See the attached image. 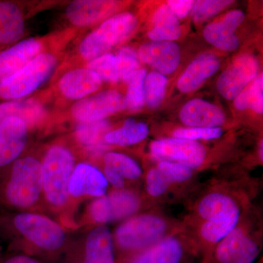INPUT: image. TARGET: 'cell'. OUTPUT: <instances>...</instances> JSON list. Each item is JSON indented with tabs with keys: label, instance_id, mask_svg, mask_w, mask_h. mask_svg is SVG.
<instances>
[{
	"label": "cell",
	"instance_id": "cell-35",
	"mask_svg": "<svg viewBox=\"0 0 263 263\" xmlns=\"http://www.w3.org/2000/svg\"><path fill=\"white\" fill-rule=\"evenodd\" d=\"M157 167L171 184L186 182L193 176V169L176 162L161 161Z\"/></svg>",
	"mask_w": 263,
	"mask_h": 263
},
{
	"label": "cell",
	"instance_id": "cell-40",
	"mask_svg": "<svg viewBox=\"0 0 263 263\" xmlns=\"http://www.w3.org/2000/svg\"><path fill=\"white\" fill-rule=\"evenodd\" d=\"M2 263H40L35 259L27 255H15L5 259Z\"/></svg>",
	"mask_w": 263,
	"mask_h": 263
},
{
	"label": "cell",
	"instance_id": "cell-27",
	"mask_svg": "<svg viewBox=\"0 0 263 263\" xmlns=\"http://www.w3.org/2000/svg\"><path fill=\"white\" fill-rule=\"evenodd\" d=\"M148 133L149 129L146 124L128 119L122 127L107 133L104 137V141L115 146H129L146 139Z\"/></svg>",
	"mask_w": 263,
	"mask_h": 263
},
{
	"label": "cell",
	"instance_id": "cell-16",
	"mask_svg": "<svg viewBox=\"0 0 263 263\" xmlns=\"http://www.w3.org/2000/svg\"><path fill=\"white\" fill-rule=\"evenodd\" d=\"M249 238L248 232L245 228L236 227L218 243L216 249L218 262L250 263L253 252L249 243Z\"/></svg>",
	"mask_w": 263,
	"mask_h": 263
},
{
	"label": "cell",
	"instance_id": "cell-1",
	"mask_svg": "<svg viewBox=\"0 0 263 263\" xmlns=\"http://www.w3.org/2000/svg\"><path fill=\"white\" fill-rule=\"evenodd\" d=\"M43 188L48 201L55 206L65 205L68 200L69 184L75 158L68 148L60 145L51 146L42 163Z\"/></svg>",
	"mask_w": 263,
	"mask_h": 263
},
{
	"label": "cell",
	"instance_id": "cell-7",
	"mask_svg": "<svg viewBox=\"0 0 263 263\" xmlns=\"http://www.w3.org/2000/svg\"><path fill=\"white\" fill-rule=\"evenodd\" d=\"M124 108V97L117 90L110 89L76 102L71 107L70 114L79 123L96 122Z\"/></svg>",
	"mask_w": 263,
	"mask_h": 263
},
{
	"label": "cell",
	"instance_id": "cell-3",
	"mask_svg": "<svg viewBox=\"0 0 263 263\" xmlns=\"http://www.w3.org/2000/svg\"><path fill=\"white\" fill-rule=\"evenodd\" d=\"M42 189L41 162L30 156L15 160L5 187L7 201L15 207L31 206L37 201Z\"/></svg>",
	"mask_w": 263,
	"mask_h": 263
},
{
	"label": "cell",
	"instance_id": "cell-22",
	"mask_svg": "<svg viewBox=\"0 0 263 263\" xmlns=\"http://www.w3.org/2000/svg\"><path fill=\"white\" fill-rule=\"evenodd\" d=\"M220 66V61L215 55L202 54L194 60L178 81V88L187 93L198 89L204 81L214 75Z\"/></svg>",
	"mask_w": 263,
	"mask_h": 263
},
{
	"label": "cell",
	"instance_id": "cell-4",
	"mask_svg": "<svg viewBox=\"0 0 263 263\" xmlns=\"http://www.w3.org/2000/svg\"><path fill=\"white\" fill-rule=\"evenodd\" d=\"M167 221L155 214H142L124 221L116 230L115 238L121 249L127 251L146 249L167 234Z\"/></svg>",
	"mask_w": 263,
	"mask_h": 263
},
{
	"label": "cell",
	"instance_id": "cell-37",
	"mask_svg": "<svg viewBox=\"0 0 263 263\" xmlns=\"http://www.w3.org/2000/svg\"><path fill=\"white\" fill-rule=\"evenodd\" d=\"M223 130L219 127L181 128L174 133V138L196 141L197 140H214L220 138Z\"/></svg>",
	"mask_w": 263,
	"mask_h": 263
},
{
	"label": "cell",
	"instance_id": "cell-2",
	"mask_svg": "<svg viewBox=\"0 0 263 263\" xmlns=\"http://www.w3.org/2000/svg\"><path fill=\"white\" fill-rule=\"evenodd\" d=\"M137 26L138 21L132 13H122L110 17L81 41L78 50L79 55L90 62L106 54L114 46L130 37Z\"/></svg>",
	"mask_w": 263,
	"mask_h": 263
},
{
	"label": "cell",
	"instance_id": "cell-28",
	"mask_svg": "<svg viewBox=\"0 0 263 263\" xmlns=\"http://www.w3.org/2000/svg\"><path fill=\"white\" fill-rule=\"evenodd\" d=\"M108 129L109 122L106 119L79 123L76 129V139L84 148L97 152L102 149V138Z\"/></svg>",
	"mask_w": 263,
	"mask_h": 263
},
{
	"label": "cell",
	"instance_id": "cell-39",
	"mask_svg": "<svg viewBox=\"0 0 263 263\" xmlns=\"http://www.w3.org/2000/svg\"><path fill=\"white\" fill-rule=\"evenodd\" d=\"M193 1L190 0H171L167 3L169 8L178 18H183L193 8Z\"/></svg>",
	"mask_w": 263,
	"mask_h": 263
},
{
	"label": "cell",
	"instance_id": "cell-33",
	"mask_svg": "<svg viewBox=\"0 0 263 263\" xmlns=\"http://www.w3.org/2000/svg\"><path fill=\"white\" fill-rule=\"evenodd\" d=\"M86 67L96 72L102 81L109 82H118L121 81L119 77L117 57L106 53L88 62Z\"/></svg>",
	"mask_w": 263,
	"mask_h": 263
},
{
	"label": "cell",
	"instance_id": "cell-29",
	"mask_svg": "<svg viewBox=\"0 0 263 263\" xmlns=\"http://www.w3.org/2000/svg\"><path fill=\"white\" fill-rule=\"evenodd\" d=\"M263 77L259 74L235 99V106L238 110L251 108L257 114L263 112Z\"/></svg>",
	"mask_w": 263,
	"mask_h": 263
},
{
	"label": "cell",
	"instance_id": "cell-11",
	"mask_svg": "<svg viewBox=\"0 0 263 263\" xmlns=\"http://www.w3.org/2000/svg\"><path fill=\"white\" fill-rule=\"evenodd\" d=\"M44 43L37 38L23 40L0 51V81L18 72L43 53Z\"/></svg>",
	"mask_w": 263,
	"mask_h": 263
},
{
	"label": "cell",
	"instance_id": "cell-30",
	"mask_svg": "<svg viewBox=\"0 0 263 263\" xmlns=\"http://www.w3.org/2000/svg\"><path fill=\"white\" fill-rule=\"evenodd\" d=\"M146 71L139 69L126 79L128 84L125 98L126 108L131 111H137L142 108L145 103L144 81Z\"/></svg>",
	"mask_w": 263,
	"mask_h": 263
},
{
	"label": "cell",
	"instance_id": "cell-10",
	"mask_svg": "<svg viewBox=\"0 0 263 263\" xmlns=\"http://www.w3.org/2000/svg\"><path fill=\"white\" fill-rule=\"evenodd\" d=\"M28 126L16 117L5 118L0 122V167L18 160L27 143Z\"/></svg>",
	"mask_w": 263,
	"mask_h": 263
},
{
	"label": "cell",
	"instance_id": "cell-41",
	"mask_svg": "<svg viewBox=\"0 0 263 263\" xmlns=\"http://www.w3.org/2000/svg\"><path fill=\"white\" fill-rule=\"evenodd\" d=\"M262 149H263V143H262V141H261L260 147H259V158H260L261 161H262V160H263Z\"/></svg>",
	"mask_w": 263,
	"mask_h": 263
},
{
	"label": "cell",
	"instance_id": "cell-21",
	"mask_svg": "<svg viewBox=\"0 0 263 263\" xmlns=\"http://www.w3.org/2000/svg\"><path fill=\"white\" fill-rule=\"evenodd\" d=\"M83 263H115L113 236L108 228L99 226L90 232Z\"/></svg>",
	"mask_w": 263,
	"mask_h": 263
},
{
	"label": "cell",
	"instance_id": "cell-8",
	"mask_svg": "<svg viewBox=\"0 0 263 263\" xmlns=\"http://www.w3.org/2000/svg\"><path fill=\"white\" fill-rule=\"evenodd\" d=\"M139 206L136 194L118 190L94 200L90 205L89 214L95 222L105 224L133 215Z\"/></svg>",
	"mask_w": 263,
	"mask_h": 263
},
{
	"label": "cell",
	"instance_id": "cell-15",
	"mask_svg": "<svg viewBox=\"0 0 263 263\" xmlns=\"http://www.w3.org/2000/svg\"><path fill=\"white\" fill-rule=\"evenodd\" d=\"M245 15L240 10H233L219 22L208 25L204 30V37L213 46L224 51H233L238 48L239 40L235 31L245 20Z\"/></svg>",
	"mask_w": 263,
	"mask_h": 263
},
{
	"label": "cell",
	"instance_id": "cell-19",
	"mask_svg": "<svg viewBox=\"0 0 263 263\" xmlns=\"http://www.w3.org/2000/svg\"><path fill=\"white\" fill-rule=\"evenodd\" d=\"M180 119L192 127L213 128L223 124L226 120L220 108L206 101L195 99L188 102L180 112Z\"/></svg>",
	"mask_w": 263,
	"mask_h": 263
},
{
	"label": "cell",
	"instance_id": "cell-13",
	"mask_svg": "<svg viewBox=\"0 0 263 263\" xmlns=\"http://www.w3.org/2000/svg\"><path fill=\"white\" fill-rule=\"evenodd\" d=\"M138 57L158 71L159 73L171 74L177 69L181 60L179 46L172 41H160L143 45Z\"/></svg>",
	"mask_w": 263,
	"mask_h": 263
},
{
	"label": "cell",
	"instance_id": "cell-25",
	"mask_svg": "<svg viewBox=\"0 0 263 263\" xmlns=\"http://www.w3.org/2000/svg\"><path fill=\"white\" fill-rule=\"evenodd\" d=\"M46 110L42 103L35 99L13 100L0 103V122L5 118L16 117L27 126H34L44 119Z\"/></svg>",
	"mask_w": 263,
	"mask_h": 263
},
{
	"label": "cell",
	"instance_id": "cell-36",
	"mask_svg": "<svg viewBox=\"0 0 263 263\" xmlns=\"http://www.w3.org/2000/svg\"><path fill=\"white\" fill-rule=\"evenodd\" d=\"M116 57L120 80L125 81L132 74L139 70V59L136 52L132 48H123Z\"/></svg>",
	"mask_w": 263,
	"mask_h": 263
},
{
	"label": "cell",
	"instance_id": "cell-6",
	"mask_svg": "<svg viewBox=\"0 0 263 263\" xmlns=\"http://www.w3.org/2000/svg\"><path fill=\"white\" fill-rule=\"evenodd\" d=\"M150 148L152 156L160 162H176L193 170L200 167L207 155V151L201 143L183 138L157 140Z\"/></svg>",
	"mask_w": 263,
	"mask_h": 263
},
{
	"label": "cell",
	"instance_id": "cell-42",
	"mask_svg": "<svg viewBox=\"0 0 263 263\" xmlns=\"http://www.w3.org/2000/svg\"><path fill=\"white\" fill-rule=\"evenodd\" d=\"M0 51H1V50H0Z\"/></svg>",
	"mask_w": 263,
	"mask_h": 263
},
{
	"label": "cell",
	"instance_id": "cell-5",
	"mask_svg": "<svg viewBox=\"0 0 263 263\" xmlns=\"http://www.w3.org/2000/svg\"><path fill=\"white\" fill-rule=\"evenodd\" d=\"M13 224L26 239L43 250L54 252L65 243L62 227L46 216L23 213L15 216Z\"/></svg>",
	"mask_w": 263,
	"mask_h": 263
},
{
	"label": "cell",
	"instance_id": "cell-23",
	"mask_svg": "<svg viewBox=\"0 0 263 263\" xmlns=\"http://www.w3.org/2000/svg\"><path fill=\"white\" fill-rule=\"evenodd\" d=\"M197 212L205 221L222 220L240 215L239 206L234 199L219 192L209 193L202 197L197 205Z\"/></svg>",
	"mask_w": 263,
	"mask_h": 263
},
{
	"label": "cell",
	"instance_id": "cell-18",
	"mask_svg": "<svg viewBox=\"0 0 263 263\" xmlns=\"http://www.w3.org/2000/svg\"><path fill=\"white\" fill-rule=\"evenodd\" d=\"M117 5L113 1L76 0L67 7L66 17L76 27H88L113 12Z\"/></svg>",
	"mask_w": 263,
	"mask_h": 263
},
{
	"label": "cell",
	"instance_id": "cell-14",
	"mask_svg": "<svg viewBox=\"0 0 263 263\" xmlns=\"http://www.w3.org/2000/svg\"><path fill=\"white\" fill-rule=\"evenodd\" d=\"M105 175L89 164L81 163L74 168L69 184V193L73 197H103L108 190Z\"/></svg>",
	"mask_w": 263,
	"mask_h": 263
},
{
	"label": "cell",
	"instance_id": "cell-38",
	"mask_svg": "<svg viewBox=\"0 0 263 263\" xmlns=\"http://www.w3.org/2000/svg\"><path fill=\"white\" fill-rule=\"evenodd\" d=\"M170 185L171 183L167 181L157 167L151 169L146 175V191L150 196H162L164 193H167Z\"/></svg>",
	"mask_w": 263,
	"mask_h": 263
},
{
	"label": "cell",
	"instance_id": "cell-26",
	"mask_svg": "<svg viewBox=\"0 0 263 263\" xmlns=\"http://www.w3.org/2000/svg\"><path fill=\"white\" fill-rule=\"evenodd\" d=\"M154 28L148 32V37L155 41H172L181 35L179 19L167 4L162 5L153 17Z\"/></svg>",
	"mask_w": 263,
	"mask_h": 263
},
{
	"label": "cell",
	"instance_id": "cell-34",
	"mask_svg": "<svg viewBox=\"0 0 263 263\" xmlns=\"http://www.w3.org/2000/svg\"><path fill=\"white\" fill-rule=\"evenodd\" d=\"M232 3L233 1H226V0L197 1L193 5L192 8L193 9L192 14L195 22L202 23L217 14L221 10L229 6Z\"/></svg>",
	"mask_w": 263,
	"mask_h": 263
},
{
	"label": "cell",
	"instance_id": "cell-31",
	"mask_svg": "<svg viewBox=\"0 0 263 263\" xmlns=\"http://www.w3.org/2000/svg\"><path fill=\"white\" fill-rule=\"evenodd\" d=\"M240 216H235L222 220L205 221L200 229V236L208 243H219L236 228Z\"/></svg>",
	"mask_w": 263,
	"mask_h": 263
},
{
	"label": "cell",
	"instance_id": "cell-9",
	"mask_svg": "<svg viewBox=\"0 0 263 263\" xmlns=\"http://www.w3.org/2000/svg\"><path fill=\"white\" fill-rule=\"evenodd\" d=\"M259 70V64L255 57H238L219 77L218 91L224 98L233 100L257 77Z\"/></svg>",
	"mask_w": 263,
	"mask_h": 263
},
{
	"label": "cell",
	"instance_id": "cell-20",
	"mask_svg": "<svg viewBox=\"0 0 263 263\" xmlns=\"http://www.w3.org/2000/svg\"><path fill=\"white\" fill-rule=\"evenodd\" d=\"M104 173L108 182L117 190H122L125 184V179H139L142 170L131 157L117 152H108L104 157Z\"/></svg>",
	"mask_w": 263,
	"mask_h": 263
},
{
	"label": "cell",
	"instance_id": "cell-32",
	"mask_svg": "<svg viewBox=\"0 0 263 263\" xmlns=\"http://www.w3.org/2000/svg\"><path fill=\"white\" fill-rule=\"evenodd\" d=\"M167 80L158 72H152L145 78V103L150 108L158 106L165 96Z\"/></svg>",
	"mask_w": 263,
	"mask_h": 263
},
{
	"label": "cell",
	"instance_id": "cell-12",
	"mask_svg": "<svg viewBox=\"0 0 263 263\" xmlns=\"http://www.w3.org/2000/svg\"><path fill=\"white\" fill-rule=\"evenodd\" d=\"M102 79L87 67L72 69L65 72L57 84L62 96L70 100H82L100 89Z\"/></svg>",
	"mask_w": 263,
	"mask_h": 263
},
{
	"label": "cell",
	"instance_id": "cell-24",
	"mask_svg": "<svg viewBox=\"0 0 263 263\" xmlns=\"http://www.w3.org/2000/svg\"><path fill=\"white\" fill-rule=\"evenodd\" d=\"M184 249L179 238L166 236L146 249L133 263H180Z\"/></svg>",
	"mask_w": 263,
	"mask_h": 263
},
{
	"label": "cell",
	"instance_id": "cell-17",
	"mask_svg": "<svg viewBox=\"0 0 263 263\" xmlns=\"http://www.w3.org/2000/svg\"><path fill=\"white\" fill-rule=\"evenodd\" d=\"M25 32V20L18 3L0 0V50L18 43Z\"/></svg>",
	"mask_w": 263,
	"mask_h": 263
}]
</instances>
